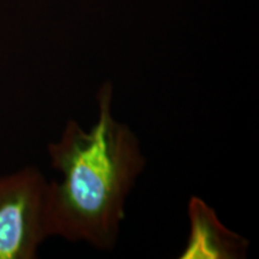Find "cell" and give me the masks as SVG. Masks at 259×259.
Returning <instances> with one entry per match:
<instances>
[{"mask_svg": "<svg viewBox=\"0 0 259 259\" xmlns=\"http://www.w3.org/2000/svg\"><path fill=\"white\" fill-rule=\"evenodd\" d=\"M48 184L37 167L0 176V259H34L50 238Z\"/></svg>", "mask_w": 259, "mask_h": 259, "instance_id": "obj_2", "label": "cell"}, {"mask_svg": "<svg viewBox=\"0 0 259 259\" xmlns=\"http://www.w3.org/2000/svg\"><path fill=\"white\" fill-rule=\"evenodd\" d=\"M113 94L111 82L102 84L95 125L84 130L69 120L48 145L51 166L63 177L48 184V234L99 250L115 246L125 200L145 166L137 136L113 115Z\"/></svg>", "mask_w": 259, "mask_h": 259, "instance_id": "obj_1", "label": "cell"}, {"mask_svg": "<svg viewBox=\"0 0 259 259\" xmlns=\"http://www.w3.org/2000/svg\"><path fill=\"white\" fill-rule=\"evenodd\" d=\"M190 238L181 259H234L246 255L248 241L229 231L204 200L192 197L189 203Z\"/></svg>", "mask_w": 259, "mask_h": 259, "instance_id": "obj_3", "label": "cell"}]
</instances>
